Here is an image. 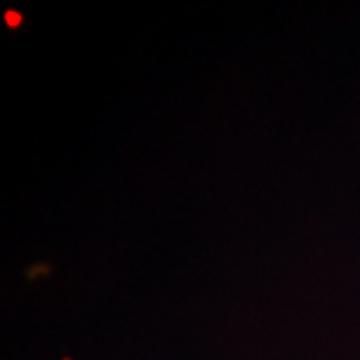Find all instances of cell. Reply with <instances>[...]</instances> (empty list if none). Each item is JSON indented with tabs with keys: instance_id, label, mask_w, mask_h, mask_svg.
<instances>
[{
	"instance_id": "1",
	"label": "cell",
	"mask_w": 360,
	"mask_h": 360,
	"mask_svg": "<svg viewBox=\"0 0 360 360\" xmlns=\"http://www.w3.org/2000/svg\"><path fill=\"white\" fill-rule=\"evenodd\" d=\"M5 19H7V24H10L12 28H14V26H17V24H19V21H21V17H19V14H17V12H12V10H10V12H7V14H5Z\"/></svg>"
}]
</instances>
